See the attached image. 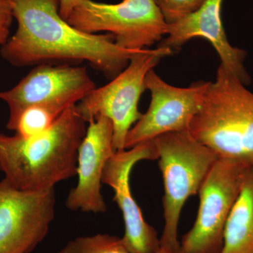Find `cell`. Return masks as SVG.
Here are the masks:
<instances>
[{
	"label": "cell",
	"instance_id": "1",
	"mask_svg": "<svg viewBox=\"0 0 253 253\" xmlns=\"http://www.w3.org/2000/svg\"><path fill=\"white\" fill-rule=\"evenodd\" d=\"M8 1L18 28L0 54L15 67L86 62L111 81L140 51L123 49L109 33L89 34L73 27L60 16V0Z\"/></svg>",
	"mask_w": 253,
	"mask_h": 253
},
{
	"label": "cell",
	"instance_id": "2",
	"mask_svg": "<svg viewBox=\"0 0 253 253\" xmlns=\"http://www.w3.org/2000/svg\"><path fill=\"white\" fill-rule=\"evenodd\" d=\"M76 106L66 109L48 130L33 137L0 132V170L15 188L46 191L76 176L86 123Z\"/></svg>",
	"mask_w": 253,
	"mask_h": 253
},
{
	"label": "cell",
	"instance_id": "3",
	"mask_svg": "<svg viewBox=\"0 0 253 253\" xmlns=\"http://www.w3.org/2000/svg\"><path fill=\"white\" fill-rule=\"evenodd\" d=\"M189 132L218 158L253 167V93L219 65Z\"/></svg>",
	"mask_w": 253,
	"mask_h": 253
},
{
	"label": "cell",
	"instance_id": "4",
	"mask_svg": "<svg viewBox=\"0 0 253 253\" xmlns=\"http://www.w3.org/2000/svg\"><path fill=\"white\" fill-rule=\"evenodd\" d=\"M155 141L164 184L161 248L179 253L178 226L183 207L190 197L199 194L218 158L189 131L168 133Z\"/></svg>",
	"mask_w": 253,
	"mask_h": 253
},
{
	"label": "cell",
	"instance_id": "5",
	"mask_svg": "<svg viewBox=\"0 0 253 253\" xmlns=\"http://www.w3.org/2000/svg\"><path fill=\"white\" fill-rule=\"evenodd\" d=\"M172 53L168 48L158 46L140 50L118 76L106 85L95 88L76 104V110L86 123L100 116L111 121L115 151L126 149V135L142 116L138 105L145 90L146 75Z\"/></svg>",
	"mask_w": 253,
	"mask_h": 253
},
{
	"label": "cell",
	"instance_id": "6",
	"mask_svg": "<svg viewBox=\"0 0 253 253\" xmlns=\"http://www.w3.org/2000/svg\"><path fill=\"white\" fill-rule=\"evenodd\" d=\"M66 21L89 34L113 35L117 45L131 51L159 42L168 31L154 0H123L118 4L81 0Z\"/></svg>",
	"mask_w": 253,
	"mask_h": 253
},
{
	"label": "cell",
	"instance_id": "7",
	"mask_svg": "<svg viewBox=\"0 0 253 253\" xmlns=\"http://www.w3.org/2000/svg\"><path fill=\"white\" fill-rule=\"evenodd\" d=\"M249 168L218 158L199 190L197 216L179 242V253H221L226 221Z\"/></svg>",
	"mask_w": 253,
	"mask_h": 253
},
{
	"label": "cell",
	"instance_id": "8",
	"mask_svg": "<svg viewBox=\"0 0 253 253\" xmlns=\"http://www.w3.org/2000/svg\"><path fill=\"white\" fill-rule=\"evenodd\" d=\"M210 83L201 81L188 87H177L168 84L151 70L145 79V89L151 93L149 107L128 132L125 149L168 133L189 131Z\"/></svg>",
	"mask_w": 253,
	"mask_h": 253
},
{
	"label": "cell",
	"instance_id": "9",
	"mask_svg": "<svg viewBox=\"0 0 253 253\" xmlns=\"http://www.w3.org/2000/svg\"><path fill=\"white\" fill-rule=\"evenodd\" d=\"M96 88L87 69L73 65L35 66L11 89L0 91L9 108L6 127L11 130L20 113L28 106L47 105L68 109Z\"/></svg>",
	"mask_w": 253,
	"mask_h": 253
},
{
	"label": "cell",
	"instance_id": "10",
	"mask_svg": "<svg viewBox=\"0 0 253 253\" xmlns=\"http://www.w3.org/2000/svg\"><path fill=\"white\" fill-rule=\"evenodd\" d=\"M54 189L22 191L0 181V253H31L45 239L55 217Z\"/></svg>",
	"mask_w": 253,
	"mask_h": 253
},
{
	"label": "cell",
	"instance_id": "11",
	"mask_svg": "<svg viewBox=\"0 0 253 253\" xmlns=\"http://www.w3.org/2000/svg\"><path fill=\"white\" fill-rule=\"evenodd\" d=\"M158 159L156 141H146L130 149L115 151L105 165L102 184L114 191L113 201L122 212L125 224L123 243L131 253H156L161 249L157 232L145 220L133 197L130 176L133 168L142 161Z\"/></svg>",
	"mask_w": 253,
	"mask_h": 253
},
{
	"label": "cell",
	"instance_id": "12",
	"mask_svg": "<svg viewBox=\"0 0 253 253\" xmlns=\"http://www.w3.org/2000/svg\"><path fill=\"white\" fill-rule=\"evenodd\" d=\"M88 123L78 150V183L68 194L66 206L72 211L99 214L107 211L101 187L105 165L115 152L113 127L104 116Z\"/></svg>",
	"mask_w": 253,
	"mask_h": 253
},
{
	"label": "cell",
	"instance_id": "13",
	"mask_svg": "<svg viewBox=\"0 0 253 253\" xmlns=\"http://www.w3.org/2000/svg\"><path fill=\"white\" fill-rule=\"evenodd\" d=\"M222 3L223 0H207L197 11L168 24V37L157 46L174 51L196 37L205 38L217 51L221 66L247 86L251 82L244 65L247 53L228 41L221 19Z\"/></svg>",
	"mask_w": 253,
	"mask_h": 253
},
{
	"label": "cell",
	"instance_id": "14",
	"mask_svg": "<svg viewBox=\"0 0 253 253\" xmlns=\"http://www.w3.org/2000/svg\"><path fill=\"white\" fill-rule=\"evenodd\" d=\"M253 249V167H250L226 221L221 253H251Z\"/></svg>",
	"mask_w": 253,
	"mask_h": 253
},
{
	"label": "cell",
	"instance_id": "15",
	"mask_svg": "<svg viewBox=\"0 0 253 253\" xmlns=\"http://www.w3.org/2000/svg\"><path fill=\"white\" fill-rule=\"evenodd\" d=\"M66 110L47 105L28 106L20 113L11 130L23 138L38 135L48 130Z\"/></svg>",
	"mask_w": 253,
	"mask_h": 253
},
{
	"label": "cell",
	"instance_id": "16",
	"mask_svg": "<svg viewBox=\"0 0 253 253\" xmlns=\"http://www.w3.org/2000/svg\"><path fill=\"white\" fill-rule=\"evenodd\" d=\"M57 253H131L122 238L107 234L79 236L71 240ZM156 253H171L161 249Z\"/></svg>",
	"mask_w": 253,
	"mask_h": 253
},
{
	"label": "cell",
	"instance_id": "17",
	"mask_svg": "<svg viewBox=\"0 0 253 253\" xmlns=\"http://www.w3.org/2000/svg\"><path fill=\"white\" fill-rule=\"evenodd\" d=\"M207 0H154L165 21L171 24L199 9Z\"/></svg>",
	"mask_w": 253,
	"mask_h": 253
},
{
	"label": "cell",
	"instance_id": "18",
	"mask_svg": "<svg viewBox=\"0 0 253 253\" xmlns=\"http://www.w3.org/2000/svg\"><path fill=\"white\" fill-rule=\"evenodd\" d=\"M13 18L12 10L8 0H0V27L10 29Z\"/></svg>",
	"mask_w": 253,
	"mask_h": 253
},
{
	"label": "cell",
	"instance_id": "19",
	"mask_svg": "<svg viewBox=\"0 0 253 253\" xmlns=\"http://www.w3.org/2000/svg\"><path fill=\"white\" fill-rule=\"evenodd\" d=\"M81 0H60L59 14L65 21Z\"/></svg>",
	"mask_w": 253,
	"mask_h": 253
},
{
	"label": "cell",
	"instance_id": "20",
	"mask_svg": "<svg viewBox=\"0 0 253 253\" xmlns=\"http://www.w3.org/2000/svg\"><path fill=\"white\" fill-rule=\"evenodd\" d=\"M9 30L0 27V47L4 45L9 38Z\"/></svg>",
	"mask_w": 253,
	"mask_h": 253
},
{
	"label": "cell",
	"instance_id": "21",
	"mask_svg": "<svg viewBox=\"0 0 253 253\" xmlns=\"http://www.w3.org/2000/svg\"><path fill=\"white\" fill-rule=\"evenodd\" d=\"M251 253H253V249L252 250V251H251Z\"/></svg>",
	"mask_w": 253,
	"mask_h": 253
}]
</instances>
